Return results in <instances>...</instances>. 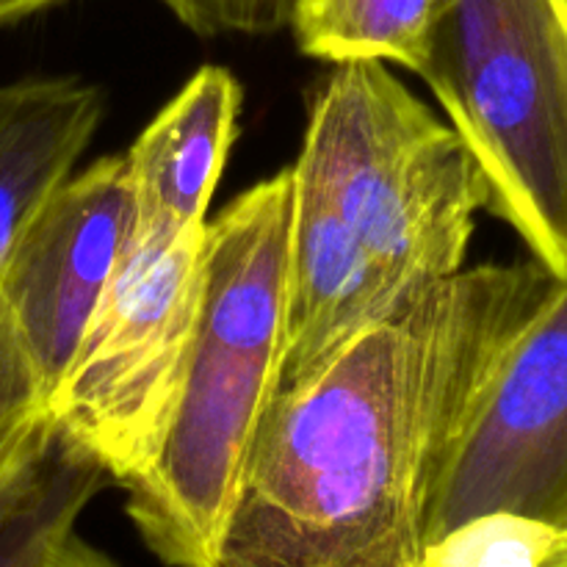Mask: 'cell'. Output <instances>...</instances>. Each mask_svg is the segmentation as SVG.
<instances>
[{
  "label": "cell",
  "instance_id": "6",
  "mask_svg": "<svg viewBox=\"0 0 567 567\" xmlns=\"http://www.w3.org/2000/svg\"><path fill=\"white\" fill-rule=\"evenodd\" d=\"M485 513L567 532V277L554 282L487 380L432 498L426 543Z\"/></svg>",
  "mask_w": 567,
  "mask_h": 567
},
{
  "label": "cell",
  "instance_id": "12",
  "mask_svg": "<svg viewBox=\"0 0 567 567\" xmlns=\"http://www.w3.org/2000/svg\"><path fill=\"white\" fill-rule=\"evenodd\" d=\"M111 482L92 454L59 432L42 465L0 513V567H42Z\"/></svg>",
  "mask_w": 567,
  "mask_h": 567
},
{
  "label": "cell",
  "instance_id": "17",
  "mask_svg": "<svg viewBox=\"0 0 567 567\" xmlns=\"http://www.w3.org/2000/svg\"><path fill=\"white\" fill-rule=\"evenodd\" d=\"M53 3H59V0H0V28L25 20V17L37 14V11L48 9Z\"/></svg>",
  "mask_w": 567,
  "mask_h": 567
},
{
  "label": "cell",
  "instance_id": "4",
  "mask_svg": "<svg viewBox=\"0 0 567 567\" xmlns=\"http://www.w3.org/2000/svg\"><path fill=\"white\" fill-rule=\"evenodd\" d=\"M480 164L487 208L567 277V0H452L419 72Z\"/></svg>",
  "mask_w": 567,
  "mask_h": 567
},
{
  "label": "cell",
  "instance_id": "2",
  "mask_svg": "<svg viewBox=\"0 0 567 567\" xmlns=\"http://www.w3.org/2000/svg\"><path fill=\"white\" fill-rule=\"evenodd\" d=\"M293 172L205 225L199 299L175 404L125 513L166 567H214L255 435L280 391Z\"/></svg>",
  "mask_w": 567,
  "mask_h": 567
},
{
  "label": "cell",
  "instance_id": "16",
  "mask_svg": "<svg viewBox=\"0 0 567 567\" xmlns=\"http://www.w3.org/2000/svg\"><path fill=\"white\" fill-rule=\"evenodd\" d=\"M42 567H120L111 557H105L100 548L83 540L78 532H70L59 546L53 548Z\"/></svg>",
  "mask_w": 567,
  "mask_h": 567
},
{
  "label": "cell",
  "instance_id": "10",
  "mask_svg": "<svg viewBox=\"0 0 567 567\" xmlns=\"http://www.w3.org/2000/svg\"><path fill=\"white\" fill-rule=\"evenodd\" d=\"M103 92L78 78L0 86V269L72 175L103 120Z\"/></svg>",
  "mask_w": 567,
  "mask_h": 567
},
{
  "label": "cell",
  "instance_id": "8",
  "mask_svg": "<svg viewBox=\"0 0 567 567\" xmlns=\"http://www.w3.org/2000/svg\"><path fill=\"white\" fill-rule=\"evenodd\" d=\"M291 172L280 391L319 374L360 332L391 319L419 297L388 277L308 175L293 166Z\"/></svg>",
  "mask_w": 567,
  "mask_h": 567
},
{
  "label": "cell",
  "instance_id": "13",
  "mask_svg": "<svg viewBox=\"0 0 567 567\" xmlns=\"http://www.w3.org/2000/svg\"><path fill=\"white\" fill-rule=\"evenodd\" d=\"M50 388L0 291V513L53 446Z\"/></svg>",
  "mask_w": 567,
  "mask_h": 567
},
{
  "label": "cell",
  "instance_id": "14",
  "mask_svg": "<svg viewBox=\"0 0 567 567\" xmlns=\"http://www.w3.org/2000/svg\"><path fill=\"white\" fill-rule=\"evenodd\" d=\"M567 532L515 513H485L426 543L419 567H548Z\"/></svg>",
  "mask_w": 567,
  "mask_h": 567
},
{
  "label": "cell",
  "instance_id": "5",
  "mask_svg": "<svg viewBox=\"0 0 567 567\" xmlns=\"http://www.w3.org/2000/svg\"><path fill=\"white\" fill-rule=\"evenodd\" d=\"M205 225L133 238L50 396L55 430L92 454L114 485L153 460L175 404L197 319Z\"/></svg>",
  "mask_w": 567,
  "mask_h": 567
},
{
  "label": "cell",
  "instance_id": "7",
  "mask_svg": "<svg viewBox=\"0 0 567 567\" xmlns=\"http://www.w3.org/2000/svg\"><path fill=\"white\" fill-rule=\"evenodd\" d=\"M136 238L125 155L66 177L0 269V291L53 396Z\"/></svg>",
  "mask_w": 567,
  "mask_h": 567
},
{
  "label": "cell",
  "instance_id": "15",
  "mask_svg": "<svg viewBox=\"0 0 567 567\" xmlns=\"http://www.w3.org/2000/svg\"><path fill=\"white\" fill-rule=\"evenodd\" d=\"M199 37H269L291 28L297 0H161Z\"/></svg>",
  "mask_w": 567,
  "mask_h": 567
},
{
  "label": "cell",
  "instance_id": "3",
  "mask_svg": "<svg viewBox=\"0 0 567 567\" xmlns=\"http://www.w3.org/2000/svg\"><path fill=\"white\" fill-rule=\"evenodd\" d=\"M293 169L327 194L393 282L421 293L465 269L480 164L385 61L332 64L313 92Z\"/></svg>",
  "mask_w": 567,
  "mask_h": 567
},
{
  "label": "cell",
  "instance_id": "9",
  "mask_svg": "<svg viewBox=\"0 0 567 567\" xmlns=\"http://www.w3.org/2000/svg\"><path fill=\"white\" fill-rule=\"evenodd\" d=\"M241 83L208 64L158 111L125 153L136 236L166 238L205 225L225 161L238 136Z\"/></svg>",
  "mask_w": 567,
  "mask_h": 567
},
{
  "label": "cell",
  "instance_id": "11",
  "mask_svg": "<svg viewBox=\"0 0 567 567\" xmlns=\"http://www.w3.org/2000/svg\"><path fill=\"white\" fill-rule=\"evenodd\" d=\"M452 0H297L291 31L310 59L385 61L419 75Z\"/></svg>",
  "mask_w": 567,
  "mask_h": 567
},
{
  "label": "cell",
  "instance_id": "18",
  "mask_svg": "<svg viewBox=\"0 0 567 567\" xmlns=\"http://www.w3.org/2000/svg\"><path fill=\"white\" fill-rule=\"evenodd\" d=\"M548 567H567V543H565V548H563V551L557 554V559H554V563L548 565Z\"/></svg>",
  "mask_w": 567,
  "mask_h": 567
},
{
  "label": "cell",
  "instance_id": "1",
  "mask_svg": "<svg viewBox=\"0 0 567 567\" xmlns=\"http://www.w3.org/2000/svg\"><path fill=\"white\" fill-rule=\"evenodd\" d=\"M554 282L537 260L463 269L277 391L214 567H419L449 460Z\"/></svg>",
  "mask_w": 567,
  "mask_h": 567
}]
</instances>
